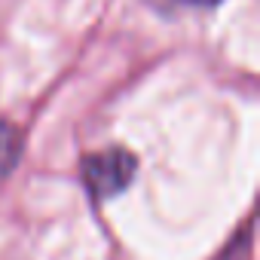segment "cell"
Segmentation results:
<instances>
[{"label": "cell", "mask_w": 260, "mask_h": 260, "mask_svg": "<svg viewBox=\"0 0 260 260\" xmlns=\"http://www.w3.org/2000/svg\"><path fill=\"white\" fill-rule=\"evenodd\" d=\"M22 150V138H19V128L7 119H0V175H7Z\"/></svg>", "instance_id": "2"}, {"label": "cell", "mask_w": 260, "mask_h": 260, "mask_svg": "<svg viewBox=\"0 0 260 260\" xmlns=\"http://www.w3.org/2000/svg\"><path fill=\"white\" fill-rule=\"evenodd\" d=\"M135 169H138V162H135L132 153L110 147V150L92 153L83 162V181H86V187L95 199H110V196H119L132 184Z\"/></svg>", "instance_id": "1"}, {"label": "cell", "mask_w": 260, "mask_h": 260, "mask_svg": "<svg viewBox=\"0 0 260 260\" xmlns=\"http://www.w3.org/2000/svg\"><path fill=\"white\" fill-rule=\"evenodd\" d=\"M184 4H193V7H211V4H217V0H184Z\"/></svg>", "instance_id": "3"}]
</instances>
